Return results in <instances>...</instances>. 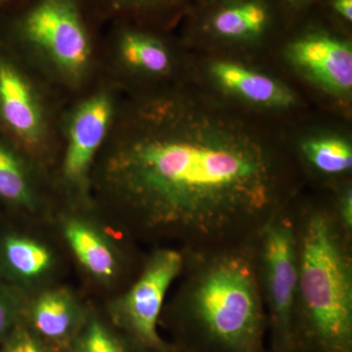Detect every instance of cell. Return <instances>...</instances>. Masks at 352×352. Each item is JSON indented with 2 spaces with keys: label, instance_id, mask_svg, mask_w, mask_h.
I'll return each mask as SVG.
<instances>
[{
  "label": "cell",
  "instance_id": "cell-26",
  "mask_svg": "<svg viewBox=\"0 0 352 352\" xmlns=\"http://www.w3.org/2000/svg\"><path fill=\"white\" fill-rule=\"evenodd\" d=\"M203 1L204 6H207V4L214 3V2L220 1V0H201Z\"/></svg>",
  "mask_w": 352,
  "mask_h": 352
},
{
  "label": "cell",
  "instance_id": "cell-19",
  "mask_svg": "<svg viewBox=\"0 0 352 352\" xmlns=\"http://www.w3.org/2000/svg\"><path fill=\"white\" fill-rule=\"evenodd\" d=\"M76 352H129L100 321L92 319L76 342Z\"/></svg>",
  "mask_w": 352,
  "mask_h": 352
},
{
  "label": "cell",
  "instance_id": "cell-21",
  "mask_svg": "<svg viewBox=\"0 0 352 352\" xmlns=\"http://www.w3.org/2000/svg\"><path fill=\"white\" fill-rule=\"evenodd\" d=\"M4 352H43L38 340L25 329L16 331Z\"/></svg>",
  "mask_w": 352,
  "mask_h": 352
},
{
  "label": "cell",
  "instance_id": "cell-7",
  "mask_svg": "<svg viewBox=\"0 0 352 352\" xmlns=\"http://www.w3.org/2000/svg\"><path fill=\"white\" fill-rule=\"evenodd\" d=\"M0 134L14 146L43 142L45 120L32 82L18 60L0 48Z\"/></svg>",
  "mask_w": 352,
  "mask_h": 352
},
{
  "label": "cell",
  "instance_id": "cell-17",
  "mask_svg": "<svg viewBox=\"0 0 352 352\" xmlns=\"http://www.w3.org/2000/svg\"><path fill=\"white\" fill-rule=\"evenodd\" d=\"M7 265L14 274L25 280H34L50 271L53 256L50 250L38 241L14 235L3 243Z\"/></svg>",
  "mask_w": 352,
  "mask_h": 352
},
{
  "label": "cell",
  "instance_id": "cell-23",
  "mask_svg": "<svg viewBox=\"0 0 352 352\" xmlns=\"http://www.w3.org/2000/svg\"><path fill=\"white\" fill-rule=\"evenodd\" d=\"M279 1L287 11L296 13L310 6L315 0H279Z\"/></svg>",
  "mask_w": 352,
  "mask_h": 352
},
{
  "label": "cell",
  "instance_id": "cell-9",
  "mask_svg": "<svg viewBox=\"0 0 352 352\" xmlns=\"http://www.w3.org/2000/svg\"><path fill=\"white\" fill-rule=\"evenodd\" d=\"M113 116L108 95H94L76 109L68 129L64 161L65 177L73 184H82L95 155L100 149Z\"/></svg>",
  "mask_w": 352,
  "mask_h": 352
},
{
  "label": "cell",
  "instance_id": "cell-1",
  "mask_svg": "<svg viewBox=\"0 0 352 352\" xmlns=\"http://www.w3.org/2000/svg\"><path fill=\"white\" fill-rule=\"evenodd\" d=\"M106 179L140 235L201 252L254 240L295 196L280 153L237 118L189 96L132 116Z\"/></svg>",
  "mask_w": 352,
  "mask_h": 352
},
{
  "label": "cell",
  "instance_id": "cell-11",
  "mask_svg": "<svg viewBox=\"0 0 352 352\" xmlns=\"http://www.w3.org/2000/svg\"><path fill=\"white\" fill-rule=\"evenodd\" d=\"M210 73L220 85L245 100L272 108H288L296 99L293 92L270 76L232 62L212 65Z\"/></svg>",
  "mask_w": 352,
  "mask_h": 352
},
{
  "label": "cell",
  "instance_id": "cell-8",
  "mask_svg": "<svg viewBox=\"0 0 352 352\" xmlns=\"http://www.w3.org/2000/svg\"><path fill=\"white\" fill-rule=\"evenodd\" d=\"M287 56L310 80L333 94H351V43L330 32L310 29L286 48Z\"/></svg>",
  "mask_w": 352,
  "mask_h": 352
},
{
  "label": "cell",
  "instance_id": "cell-24",
  "mask_svg": "<svg viewBox=\"0 0 352 352\" xmlns=\"http://www.w3.org/2000/svg\"><path fill=\"white\" fill-rule=\"evenodd\" d=\"M23 0H0V17L19 4Z\"/></svg>",
  "mask_w": 352,
  "mask_h": 352
},
{
  "label": "cell",
  "instance_id": "cell-2",
  "mask_svg": "<svg viewBox=\"0 0 352 352\" xmlns=\"http://www.w3.org/2000/svg\"><path fill=\"white\" fill-rule=\"evenodd\" d=\"M256 238L220 249L183 252V280L173 309L198 349L263 351L268 320L258 283Z\"/></svg>",
  "mask_w": 352,
  "mask_h": 352
},
{
  "label": "cell",
  "instance_id": "cell-16",
  "mask_svg": "<svg viewBox=\"0 0 352 352\" xmlns=\"http://www.w3.org/2000/svg\"><path fill=\"white\" fill-rule=\"evenodd\" d=\"M99 17L136 22L168 20L185 8L187 0H87Z\"/></svg>",
  "mask_w": 352,
  "mask_h": 352
},
{
  "label": "cell",
  "instance_id": "cell-4",
  "mask_svg": "<svg viewBox=\"0 0 352 352\" xmlns=\"http://www.w3.org/2000/svg\"><path fill=\"white\" fill-rule=\"evenodd\" d=\"M87 0H23L0 20V48L38 52L65 78L78 80L91 60Z\"/></svg>",
  "mask_w": 352,
  "mask_h": 352
},
{
  "label": "cell",
  "instance_id": "cell-10",
  "mask_svg": "<svg viewBox=\"0 0 352 352\" xmlns=\"http://www.w3.org/2000/svg\"><path fill=\"white\" fill-rule=\"evenodd\" d=\"M204 6L199 23L201 32L223 41L261 38L274 19L270 0H220Z\"/></svg>",
  "mask_w": 352,
  "mask_h": 352
},
{
  "label": "cell",
  "instance_id": "cell-22",
  "mask_svg": "<svg viewBox=\"0 0 352 352\" xmlns=\"http://www.w3.org/2000/svg\"><path fill=\"white\" fill-rule=\"evenodd\" d=\"M331 12L346 24L352 22V0H328Z\"/></svg>",
  "mask_w": 352,
  "mask_h": 352
},
{
  "label": "cell",
  "instance_id": "cell-25",
  "mask_svg": "<svg viewBox=\"0 0 352 352\" xmlns=\"http://www.w3.org/2000/svg\"><path fill=\"white\" fill-rule=\"evenodd\" d=\"M7 310L4 307L3 302L0 300V333H2L6 330L7 325Z\"/></svg>",
  "mask_w": 352,
  "mask_h": 352
},
{
  "label": "cell",
  "instance_id": "cell-3",
  "mask_svg": "<svg viewBox=\"0 0 352 352\" xmlns=\"http://www.w3.org/2000/svg\"><path fill=\"white\" fill-rule=\"evenodd\" d=\"M298 252L293 351L352 352V238L330 203L291 204Z\"/></svg>",
  "mask_w": 352,
  "mask_h": 352
},
{
  "label": "cell",
  "instance_id": "cell-13",
  "mask_svg": "<svg viewBox=\"0 0 352 352\" xmlns=\"http://www.w3.org/2000/svg\"><path fill=\"white\" fill-rule=\"evenodd\" d=\"M116 31L118 50L129 67L160 75L170 67L168 48L155 34L143 28L120 21Z\"/></svg>",
  "mask_w": 352,
  "mask_h": 352
},
{
  "label": "cell",
  "instance_id": "cell-15",
  "mask_svg": "<svg viewBox=\"0 0 352 352\" xmlns=\"http://www.w3.org/2000/svg\"><path fill=\"white\" fill-rule=\"evenodd\" d=\"M300 153L307 166L322 176L339 177L351 173L352 148L344 139L335 136L307 139L300 145Z\"/></svg>",
  "mask_w": 352,
  "mask_h": 352
},
{
  "label": "cell",
  "instance_id": "cell-18",
  "mask_svg": "<svg viewBox=\"0 0 352 352\" xmlns=\"http://www.w3.org/2000/svg\"><path fill=\"white\" fill-rule=\"evenodd\" d=\"M14 145L0 134V199L25 208L34 204L31 180Z\"/></svg>",
  "mask_w": 352,
  "mask_h": 352
},
{
  "label": "cell",
  "instance_id": "cell-6",
  "mask_svg": "<svg viewBox=\"0 0 352 352\" xmlns=\"http://www.w3.org/2000/svg\"><path fill=\"white\" fill-rule=\"evenodd\" d=\"M184 267V254L173 247H160L150 254L129 291L116 303V314L140 346L151 351L166 349L157 333V322L166 294Z\"/></svg>",
  "mask_w": 352,
  "mask_h": 352
},
{
  "label": "cell",
  "instance_id": "cell-12",
  "mask_svg": "<svg viewBox=\"0 0 352 352\" xmlns=\"http://www.w3.org/2000/svg\"><path fill=\"white\" fill-rule=\"evenodd\" d=\"M64 236L76 258L92 276L109 281L117 275V252L96 227L82 219H71L65 223Z\"/></svg>",
  "mask_w": 352,
  "mask_h": 352
},
{
  "label": "cell",
  "instance_id": "cell-20",
  "mask_svg": "<svg viewBox=\"0 0 352 352\" xmlns=\"http://www.w3.org/2000/svg\"><path fill=\"white\" fill-rule=\"evenodd\" d=\"M333 214L344 232L352 238V186L346 182L340 185L335 199L330 201Z\"/></svg>",
  "mask_w": 352,
  "mask_h": 352
},
{
  "label": "cell",
  "instance_id": "cell-14",
  "mask_svg": "<svg viewBox=\"0 0 352 352\" xmlns=\"http://www.w3.org/2000/svg\"><path fill=\"white\" fill-rule=\"evenodd\" d=\"M32 317L34 327L44 337L63 340L80 320V310L69 292L54 289L43 294L34 302Z\"/></svg>",
  "mask_w": 352,
  "mask_h": 352
},
{
  "label": "cell",
  "instance_id": "cell-5",
  "mask_svg": "<svg viewBox=\"0 0 352 352\" xmlns=\"http://www.w3.org/2000/svg\"><path fill=\"white\" fill-rule=\"evenodd\" d=\"M291 204L273 217L256 238L259 287L274 346L280 352L293 351L298 252Z\"/></svg>",
  "mask_w": 352,
  "mask_h": 352
}]
</instances>
